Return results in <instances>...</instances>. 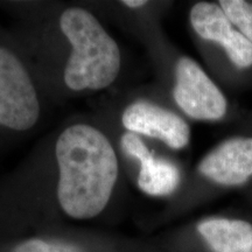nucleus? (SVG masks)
Masks as SVG:
<instances>
[{
  "label": "nucleus",
  "instance_id": "obj_1",
  "mask_svg": "<svg viewBox=\"0 0 252 252\" xmlns=\"http://www.w3.org/2000/svg\"><path fill=\"white\" fill-rule=\"evenodd\" d=\"M58 198L76 220L94 219L109 203L118 179V160L106 135L94 126L71 125L55 145Z\"/></svg>",
  "mask_w": 252,
  "mask_h": 252
},
{
  "label": "nucleus",
  "instance_id": "obj_2",
  "mask_svg": "<svg viewBox=\"0 0 252 252\" xmlns=\"http://www.w3.org/2000/svg\"><path fill=\"white\" fill-rule=\"evenodd\" d=\"M60 27L71 46L63 75L65 86L74 91L109 87L121 69L117 42L84 8L65 9L60 18Z\"/></svg>",
  "mask_w": 252,
  "mask_h": 252
},
{
  "label": "nucleus",
  "instance_id": "obj_3",
  "mask_svg": "<svg viewBox=\"0 0 252 252\" xmlns=\"http://www.w3.org/2000/svg\"><path fill=\"white\" fill-rule=\"evenodd\" d=\"M40 117L35 88L21 60L0 45V127L27 131Z\"/></svg>",
  "mask_w": 252,
  "mask_h": 252
},
{
  "label": "nucleus",
  "instance_id": "obj_4",
  "mask_svg": "<svg viewBox=\"0 0 252 252\" xmlns=\"http://www.w3.org/2000/svg\"><path fill=\"white\" fill-rule=\"evenodd\" d=\"M173 96L179 108L196 121H220L228 111L224 94L200 64L187 56L176 63Z\"/></svg>",
  "mask_w": 252,
  "mask_h": 252
},
{
  "label": "nucleus",
  "instance_id": "obj_5",
  "mask_svg": "<svg viewBox=\"0 0 252 252\" xmlns=\"http://www.w3.org/2000/svg\"><path fill=\"white\" fill-rule=\"evenodd\" d=\"M189 19L195 33L201 39L219 43L236 67H252V43L232 25L219 2H196Z\"/></svg>",
  "mask_w": 252,
  "mask_h": 252
},
{
  "label": "nucleus",
  "instance_id": "obj_6",
  "mask_svg": "<svg viewBox=\"0 0 252 252\" xmlns=\"http://www.w3.org/2000/svg\"><path fill=\"white\" fill-rule=\"evenodd\" d=\"M122 123L130 133L163 141L173 150H181L190 140V128L176 113L150 102L139 100L124 110Z\"/></svg>",
  "mask_w": 252,
  "mask_h": 252
},
{
  "label": "nucleus",
  "instance_id": "obj_7",
  "mask_svg": "<svg viewBox=\"0 0 252 252\" xmlns=\"http://www.w3.org/2000/svg\"><path fill=\"white\" fill-rule=\"evenodd\" d=\"M198 171L225 187L247 184L252 178V137H234L217 145L201 160Z\"/></svg>",
  "mask_w": 252,
  "mask_h": 252
},
{
  "label": "nucleus",
  "instance_id": "obj_8",
  "mask_svg": "<svg viewBox=\"0 0 252 252\" xmlns=\"http://www.w3.org/2000/svg\"><path fill=\"white\" fill-rule=\"evenodd\" d=\"M122 147L128 156L140 162L138 187L151 196L172 194L180 184V172L174 163L153 156L137 134L126 133L122 138Z\"/></svg>",
  "mask_w": 252,
  "mask_h": 252
},
{
  "label": "nucleus",
  "instance_id": "obj_9",
  "mask_svg": "<svg viewBox=\"0 0 252 252\" xmlns=\"http://www.w3.org/2000/svg\"><path fill=\"white\" fill-rule=\"evenodd\" d=\"M197 231L214 252H252V224L247 220L212 217L201 220Z\"/></svg>",
  "mask_w": 252,
  "mask_h": 252
},
{
  "label": "nucleus",
  "instance_id": "obj_10",
  "mask_svg": "<svg viewBox=\"0 0 252 252\" xmlns=\"http://www.w3.org/2000/svg\"><path fill=\"white\" fill-rule=\"evenodd\" d=\"M219 5L232 25L252 43V1L220 0Z\"/></svg>",
  "mask_w": 252,
  "mask_h": 252
},
{
  "label": "nucleus",
  "instance_id": "obj_11",
  "mask_svg": "<svg viewBox=\"0 0 252 252\" xmlns=\"http://www.w3.org/2000/svg\"><path fill=\"white\" fill-rule=\"evenodd\" d=\"M11 252H84L76 245L64 242H47L43 239H28L12 249Z\"/></svg>",
  "mask_w": 252,
  "mask_h": 252
},
{
  "label": "nucleus",
  "instance_id": "obj_12",
  "mask_svg": "<svg viewBox=\"0 0 252 252\" xmlns=\"http://www.w3.org/2000/svg\"><path fill=\"white\" fill-rule=\"evenodd\" d=\"M123 4L127 6V7L138 8V7H141V6L146 5L147 1H145V0H125V1H123Z\"/></svg>",
  "mask_w": 252,
  "mask_h": 252
}]
</instances>
